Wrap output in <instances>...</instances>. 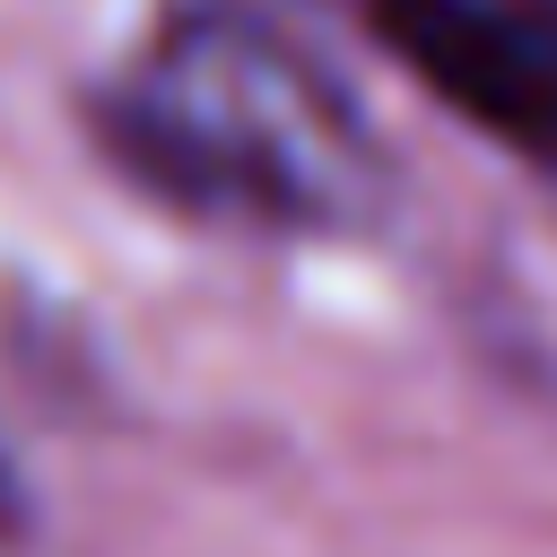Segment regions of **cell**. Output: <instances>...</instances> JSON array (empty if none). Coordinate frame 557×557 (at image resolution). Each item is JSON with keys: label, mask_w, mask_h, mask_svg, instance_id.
<instances>
[{"label": "cell", "mask_w": 557, "mask_h": 557, "mask_svg": "<svg viewBox=\"0 0 557 557\" xmlns=\"http://www.w3.org/2000/svg\"><path fill=\"white\" fill-rule=\"evenodd\" d=\"M87 122L131 183L218 226H322L374 165L339 78L252 0H183Z\"/></svg>", "instance_id": "cell-1"}, {"label": "cell", "mask_w": 557, "mask_h": 557, "mask_svg": "<svg viewBox=\"0 0 557 557\" xmlns=\"http://www.w3.org/2000/svg\"><path fill=\"white\" fill-rule=\"evenodd\" d=\"M366 26L444 113L557 165V0H366Z\"/></svg>", "instance_id": "cell-2"}, {"label": "cell", "mask_w": 557, "mask_h": 557, "mask_svg": "<svg viewBox=\"0 0 557 557\" xmlns=\"http://www.w3.org/2000/svg\"><path fill=\"white\" fill-rule=\"evenodd\" d=\"M26 531V479H17V461L0 453V540H17Z\"/></svg>", "instance_id": "cell-3"}]
</instances>
